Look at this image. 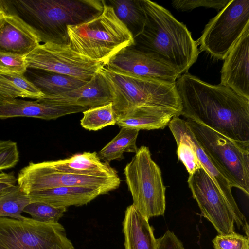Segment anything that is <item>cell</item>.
I'll return each mask as SVG.
<instances>
[{
    "label": "cell",
    "mask_w": 249,
    "mask_h": 249,
    "mask_svg": "<svg viewBox=\"0 0 249 249\" xmlns=\"http://www.w3.org/2000/svg\"><path fill=\"white\" fill-rule=\"evenodd\" d=\"M179 115L233 141L249 143V99L230 88L212 85L185 72L176 82Z\"/></svg>",
    "instance_id": "6da1fadb"
},
{
    "label": "cell",
    "mask_w": 249,
    "mask_h": 249,
    "mask_svg": "<svg viewBox=\"0 0 249 249\" xmlns=\"http://www.w3.org/2000/svg\"><path fill=\"white\" fill-rule=\"evenodd\" d=\"M0 249H75L59 222L0 217Z\"/></svg>",
    "instance_id": "ba28073f"
},
{
    "label": "cell",
    "mask_w": 249,
    "mask_h": 249,
    "mask_svg": "<svg viewBox=\"0 0 249 249\" xmlns=\"http://www.w3.org/2000/svg\"><path fill=\"white\" fill-rule=\"evenodd\" d=\"M187 123L197 142L231 187L249 195V143L231 140L196 122Z\"/></svg>",
    "instance_id": "8992f818"
},
{
    "label": "cell",
    "mask_w": 249,
    "mask_h": 249,
    "mask_svg": "<svg viewBox=\"0 0 249 249\" xmlns=\"http://www.w3.org/2000/svg\"><path fill=\"white\" fill-rule=\"evenodd\" d=\"M100 71L109 88L117 118L142 106L172 110L179 116L182 106L176 83L118 72L106 66Z\"/></svg>",
    "instance_id": "5b68a950"
},
{
    "label": "cell",
    "mask_w": 249,
    "mask_h": 249,
    "mask_svg": "<svg viewBox=\"0 0 249 249\" xmlns=\"http://www.w3.org/2000/svg\"><path fill=\"white\" fill-rule=\"evenodd\" d=\"M18 186L28 194L58 187L79 186L98 189L103 194L117 189L121 180L118 175L99 176L75 175L56 171L45 161L30 162L19 172Z\"/></svg>",
    "instance_id": "30bf717a"
},
{
    "label": "cell",
    "mask_w": 249,
    "mask_h": 249,
    "mask_svg": "<svg viewBox=\"0 0 249 249\" xmlns=\"http://www.w3.org/2000/svg\"><path fill=\"white\" fill-rule=\"evenodd\" d=\"M69 42L76 53L105 66L116 54L131 46V33L103 0L101 14L85 23L67 28Z\"/></svg>",
    "instance_id": "277c9868"
},
{
    "label": "cell",
    "mask_w": 249,
    "mask_h": 249,
    "mask_svg": "<svg viewBox=\"0 0 249 249\" xmlns=\"http://www.w3.org/2000/svg\"><path fill=\"white\" fill-rule=\"evenodd\" d=\"M187 182L201 215L212 223L218 233L225 235L235 232L233 211L204 168L189 175Z\"/></svg>",
    "instance_id": "7c38bea8"
},
{
    "label": "cell",
    "mask_w": 249,
    "mask_h": 249,
    "mask_svg": "<svg viewBox=\"0 0 249 249\" xmlns=\"http://www.w3.org/2000/svg\"><path fill=\"white\" fill-rule=\"evenodd\" d=\"M3 101H4V100L1 96H0V102Z\"/></svg>",
    "instance_id": "d590c367"
},
{
    "label": "cell",
    "mask_w": 249,
    "mask_h": 249,
    "mask_svg": "<svg viewBox=\"0 0 249 249\" xmlns=\"http://www.w3.org/2000/svg\"><path fill=\"white\" fill-rule=\"evenodd\" d=\"M11 1L14 14L27 23L43 43L69 44L68 26L88 21L103 10V0Z\"/></svg>",
    "instance_id": "3957f363"
},
{
    "label": "cell",
    "mask_w": 249,
    "mask_h": 249,
    "mask_svg": "<svg viewBox=\"0 0 249 249\" xmlns=\"http://www.w3.org/2000/svg\"><path fill=\"white\" fill-rule=\"evenodd\" d=\"M17 142L11 140H0V171L13 168L19 161Z\"/></svg>",
    "instance_id": "f546056e"
},
{
    "label": "cell",
    "mask_w": 249,
    "mask_h": 249,
    "mask_svg": "<svg viewBox=\"0 0 249 249\" xmlns=\"http://www.w3.org/2000/svg\"><path fill=\"white\" fill-rule=\"evenodd\" d=\"M83 113L81 125L89 131H97L116 124L117 117L114 111L112 102L88 109Z\"/></svg>",
    "instance_id": "4316f807"
},
{
    "label": "cell",
    "mask_w": 249,
    "mask_h": 249,
    "mask_svg": "<svg viewBox=\"0 0 249 249\" xmlns=\"http://www.w3.org/2000/svg\"><path fill=\"white\" fill-rule=\"evenodd\" d=\"M249 27V0H230L206 25L197 41L199 50L224 60Z\"/></svg>",
    "instance_id": "9c48e42d"
},
{
    "label": "cell",
    "mask_w": 249,
    "mask_h": 249,
    "mask_svg": "<svg viewBox=\"0 0 249 249\" xmlns=\"http://www.w3.org/2000/svg\"><path fill=\"white\" fill-rule=\"evenodd\" d=\"M176 116V112L150 106H139L117 118L116 124L121 127L139 130L163 129Z\"/></svg>",
    "instance_id": "44dd1931"
},
{
    "label": "cell",
    "mask_w": 249,
    "mask_h": 249,
    "mask_svg": "<svg viewBox=\"0 0 249 249\" xmlns=\"http://www.w3.org/2000/svg\"><path fill=\"white\" fill-rule=\"evenodd\" d=\"M45 162L53 169L62 173L99 176L118 175L109 164L100 160L96 152H84L64 159Z\"/></svg>",
    "instance_id": "d6986e66"
},
{
    "label": "cell",
    "mask_w": 249,
    "mask_h": 249,
    "mask_svg": "<svg viewBox=\"0 0 249 249\" xmlns=\"http://www.w3.org/2000/svg\"><path fill=\"white\" fill-rule=\"evenodd\" d=\"M212 242L214 249H249V238L235 232L218 234Z\"/></svg>",
    "instance_id": "f1b7e54d"
},
{
    "label": "cell",
    "mask_w": 249,
    "mask_h": 249,
    "mask_svg": "<svg viewBox=\"0 0 249 249\" xmlns=\"http://www.w3.org/2000/svg\"><path fill=\"white\" fill-rule=\"evenodd\" d=\"M139 131L122 127L118 134L97 153L100 160L109 164L113 160H121L125 152L136 153L138 149L136 140Z\"/></svg>",
    "instance_id": "cb8c5ba5"
},
{
    "label": "cell",
    "mask_w": 249,
    "mask_h": 249,
    "mask_svg": "<svg viewBox=\"0 0 249 249\" xmlns=\"http://www.w3.org/2000/svg\"><path fill=\"white\" fill-rule=\"evenodd\" d=\"M100 71L86 84L76 89L40 100L55 104L81 107L88 109L107 104L111 102V96L107 83Z\"/></svg>",
    "instance_id": "e0dca14e"
},
{
    "label": "cell",
    "mask_w": 249,
    "mask_h": 249,
    "mask_svg": "<svg viewBox=\"0 0 249 249\" xmlns=\"http://www.w3.org/2000/svg\"><path fill=\"white\" fill-rule=\"evenodd\" d=\"M31 201L29 194L17 185L0 196V217H8L23 220L22 216L25 207Z\"/></svg>",
    "instance_id": "484cf974"
},
{
    "label": "cell",
    "mask_w": 249,
    "mask_h": 249,
    "mask_svg": "<svg viewBox=\"0 0 249 249\" xmlns=\"http://www.w3.org/2000/svg\"><path fill=\"white\" fill-rule=\"evenodd\" d=\"M0 96L4 100L17 97L38 100L45 95L24 74L16 73H0Z\"/></svg>",
    "instance_id": "603a6c76"
},
{
    "label": "cell",
    "mask_w": 249,
    "mask_h": 249,
    "mask_svg": "<svg viewBox=\"0 0 249 249\" xmlns=\"http://www.w3.org/2000/svg\"><path fill=\"white\" fill-rule=\"evenodd\" d=\"M101 195H103V192L98 189L70 186L36 191L29 196L31 202H42L55 207L67 208L86 205Z\"/></svg>",
    "instance_id": "ac0fdd59"
},
{
    "label": "cell",
    "mask_w": 249,
    "mask_h": 249,
    "mask_svg": "<svg viewBox=\"0 0 249 249\" xmlns=\"http://www.w3.org/2000/svg\"><path fill=\"white\" fill-rule=\"evenodd\" d=\"M27 68L65 74L87 81L105 65L73 51L70 44H40L25 56Z\"/></svg>",
    "instance_id": "8fae6325"
},
{
    "label": "cell",
    "mask_w": 249,
    "mask_h": 249,
    "mask_svg": "<svg viewBox=\"0 0 249 249\" xmlns=\"http://www.w3.org/2000/svg\"><path fill=\"white\" fill-rule=\"evenodd\" d=\"M24 75L45 95V97L73 90L88 82L40 69L28 68Z\"/></svg>",
    "instance_id": "7402d4cb"
},
{
    "label": "cell",
    "mask_w": 249,
    "mask_h": 249,
    "mask_svg": "<svg viewBox=\"0 0 249 249\" xmlns=\"http://www.w3.org/2000/svg\"><path fill=\"white\" fill-rule=\"evenodd\" d=\"M114 71L176 83L181 75L172 67L132 46L122 50L105 66Z\"/></svg>",
    "instance_id": "4fadbf2b"
},
{
    "label": "cell",
    "mask_w": 249,
    "mask_h": 249,
    "mask_svg": "<svg viewBox=\"0 0 249 249\" xmlns=\"http://www.w3.org/2000/svg\"><path fill=\"white\" fill-rule=\"evenodd\" d=\"M27 69L25 56L0 53V73L24 74Z\"/></svg>",
    "instance_id": "1f68e13d"
},
{
    "label": "cell",
    "mask_w": 249,
    "mask_h": 249,
    "mask_svg": "<svg viewBox=\"0 0 249 249\" xmlns=\"http://www.w3.org/2000/svg\"><path fill=\"white\" fill-rule=\"evenodd\" d=\"M156 249H185L182 242L174 233L167 230L163 236L156 239Z\"/></svg>",
    "instance_id": "d6a6232c"
},
{
    "label": "cell",
    "mask_w": 249,
    "mask_h": 249,
    "mask_svg": "<svg viewBox=\"0 0 249 249\" xmlns=\"http://www.w3.org/2000/svg\"><path fill=\"white\" fill-rule=\"evenodd\" d=\"M0 14H14L11 0H0Z\"/></svg>",
    "instance_id": "e575fe53"
},
{
    "label": "cell",
    "mask_w": 249,
    "mask_h": 249,
    "mask_svg": "<svg viewBox=\"0 0 249 249\" xmlns=\"http://www.w3.org/2000/svg\"><path fill=\"white\" fill-rule=\"evenodd\" d=\"M249 27L224 59L220 84L249 99Z\"/></svg>",
    "instance_id": "5bb4252c"
},
{
    "label": "cell",
    "mask_w": 249,
    "mask_h": 249,
    "mask_svg": "<svg viewBox=\"0 0 249 249\" xmlns=\"http://www.w3.org/2000/svg\"><path fill=\"white\" fill-rule=\"evenodd\" d=\"M17 182V178L13 172L0 173V196L13 188Z\"/></svg>",
    "instance_id": "836d02e7"
},
{
    "label": "cell",
    "mask_w": 249,
    "mask_h": 249,
    "mask_svg": "<svg viewBox=\"0 0 249 249\" xmlns=\"http://www.w3.org/2000/svg\"><path fill=\"white\" fill-rule=\"evenodd\" d=\"M66 208L55 207L48 204L34 201L30 202L23 210L34 220L43 223H56L63 216Z\"/></svg>",
    "instance_id": "83f0119b"
},
{
    "label": "cell",
    "mask_w": 249,
    "mask_h": 249,
    "mask_svg": "<svg viewBox=\"0 0 249 249\" xmlns=\"http://www.w3.org/2000/svg\"><path fill=\"white\" fill-rule=\"evenodd\" d=\"M125 181L133 199L132 205L149 219L163 215L165 190L161 172L153 160L148 147L142 146L124 169Z\"/></svg>",
    "instance_id": "52a82bcc"
},
{
    "label": "cell",
    "mask_w": 249,
    "mask_h": 249,
    "mask_svg": "<svg viewBox=\"0 0 249 249\" xmlns=\"http://www.w3.org/2000/svg\"><path fill=\"white\" fill-rule=\"evenodd\" d=\"M153 230L149 219L132 204L126 208L123 221L125 249H156Z\"/></svg>",
    "instance_id": "ffe728a7"
},
{
    "label": "cell",
    "mask_w": 249,
    "mask_h": 249,
    "mask_svg": "<svg viewBox=\"0 0 249 249\" xmlns=\"http://www.w3.org/2000/svg\"><path fill=\"white\" fill-rule=\"evenodd\" d=\"M106 2L112 7L117 17L134 38L142 33L145 26V16L139 0H109Z\"/></svg>",
    "instance_id": "d4e9b609"
},
{
    "label": "cell",
    "mask_w": 249,
    "mask_h": 249,
    "mask_svg": "<svg viewBox=\"0 0 249 249\" xmlns=\"http://www.w3.org/2000/svg\"><path fill=\"white\" fill-rule=\"evenodd\" d=\"M230 0H174L171 2L173 7L178 11H189L203 7L222 9Z\"/></svg>",
    "instance_id": "4dcf8cb0"
},
{
    "label": "cell",
    "mask_w": 249,
    "mask_h": 249,
    "mask_svg": "<svg viewBox=\"0 0 249 249\" xmlns=\"http://www.w3.org/2000/svg\"><path fill=\"white\" fill-rule=\"evenodd\" d=\"M139 1L145 23L131 46L167 64L180 75L188 72L199 53L191 32L164 7L149 0Z\"/></svg>",
    "instance_id": "7a4b0ae2"
},
{
    "label": "cell",
    "mask_w": 249,
    "mask_h": 249,
    "mask_svg": "<svg viewBox=\"0 0 249 249\" xmlns=\"http://www.w3.org/2000/svg\"><path fill=\"white\" fill-rule=\"evenodd\" d=\"M87 109L81 107L53 104L40 99L27 101L16 98L0 102V119L26 117L49 120Z\"/></svg>",
    "instance_id": "2e32d148"
},
{
    "label": "cell",
    "mask_w": 249,
    "mask_h": 249,
    "mask_svg": "<svg viewBox=\"0 0 249 249\" xmlns=\"http://www.w3.org/2000/svg\"><path fill=\"white\" fill-rule=\"evenodd\" d=\"M40 42L35 31L18 16L0 14V53L25 56Z\"/></svg>",
    "instance_id": "9a60e30c"
}]
</instances>
